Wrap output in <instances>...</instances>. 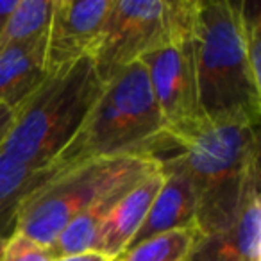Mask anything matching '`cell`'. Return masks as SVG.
I'll return each mask as SVG.
<instances>
[{
    "instance_id": "6da1fadb",
    "label": "cell",
    "mask_w": 261,
    "mask_h": 261,
    "mask_svg": "<svg viewBox=\"0 0 261 261\" xmlns=\"http://www.w3.org/2000/svg\"><path fill=\"white\" fill-rule=\"evenodd\" d=\"M150 160L190 179L199 234L231 227L249 190L259 185L257 127L204 122L182 136H165Z\"/></svg>"
},
{
    "instance_id": "7a4b0ae2",
    "label": "cell",
    "mask_w": 261,
    "mask_h": 261,
    "mask_svg": "<svg viewBox=\"0 0 261 261\" xmlns=\"http://www.w3.org/2000/svg\"><path fill=\"white\" fill-rule=\"evenodd\" d=\"M192 50L204 120L213 125H259L261 84L247 61L242 2L197 0Z\"/></svg>"
},
{
    "instance_id": "3957f363",
    "label": "cell",
    "mask_w": 261,
    "mask_h": 261,
    "mask_svg": "<svg viewBox=\"0 0 261 261\" xmlns=\"http://www.w3.org/2000/svg\"><path fill=\"white\" fill-rule=\"evenodd\" d=\"M167 136L145 66L140 61L104 83L86 118L59 152L54 174L91 160L118 156L150 158Z\"/></svg>"
},
{
    "instance_id": "277c9868",
    "label": "cell",
    "mask_w": 261,
    "mask_h": 261,
    "mask_svg": "<svg viewBox=\"0 0 261 261\" xmlns=\"http://www.w3.org/2000/svg\"><path fill=\"white\" fill-rule=\"evenodd\" d=\"M104 83L91 58H83L43 83L15 109V123L0 147V154L36 170L50 168L70 143Z\"/></svg>"
},
{
    "instance_id": "5b68a950",
    "label": "cell",
    "mask_w": 261,
    "mask_h": 261,
    "mask_svg": "<svg viewBox=\"0 0 261 261\" xmlns=\"http://www.w3.org/2000/svg\"><path fill=\"white\" fill-rule=\"evenodd\" d=\"M150 158L91 160L54 174L29 193L16 215L15 231L50 249L65 225L115 190L129 188L156 170Z\"/></svg>"
},
{
    "instance_id": "8992f818",
    "label": "cell",
    "mask_w": 261,
    "mask_h": 261,
    "mask_svg": "<svg viewBox=\"0 0 261 261\" xmlns=\"http://www.w3.org/2000/svg\"><path fill=\"white\" fill-rule=\"evenodd\" d=\"M195 11L197 0L170 2V38L140 59L167 125V136H182L206 122L200 113L193 66Z\"/></svg>"
},
{
    "instance_id": "52a82bcc",
    "label": "cell",
    "mask_w": 261,
    "mask_h": 261,
    "mask_svg": "<svg viewBox=\"0 0 261 261\" xmlns=\"http://www.w3.org/2000/svg\"><path fill=\"white\" fill-rule=\"evenodd\" d=\"M170 38L168 0H115L90 58L102 83Z\"/></svg>"
},
{
    "instance_id": "ba28073f",
    "label": "cell",
    "mask_w": 261,
    "mask_h": 261,
    "mask_svg": "<svg viewBox=\"0 0 261 261\" xmlns=\"http://www.w3.org/2000/svg\"><path fill=\"white\" fill-rule=\"evenodd\" d=\"M115 0H52L45 45V72L90 58Z\"/></svg>"
},
{
    "instance_id": "9c48e42d",
    "label": "cell",
    "mask_w": 261,
    "mask_h": 261,
    "mask_svg": "<svg viewBox=\"0 0 261 261\" xmlns=\"http://www.w3.org/2000/svg\"><path fill=\"white\" fill-rule=\"evenodd\" d=\"M186 261H261L259 185L249 190L231 227L195 236Z\"/></svg>"
},
{
    "instance_id": "30bf717a",
    "label": "cell",
    "mask_w": 261,
    "mask_h": 261,
    "mask_svg": "<svg viewBox=\"0 0 261 261\" xmlns=\"http://www.w3.org/2000/svg\"><path fill=\"white\" fill-rule=\"evenodd\" d=\"M160 170L165 175L163 186L158 192L142 227L130 240L125 250L165 232L181 231V229L197 231V202L190 179L175 168H160Z\"/></svg>"
},
{
    "instance_id": "8fae6325",
    "label": "cell",
    "mask_w": 261,
    "mask_h": 261,
    "mask_svg": "<svg viewBox=\"0 0 261 261\" xmlns=\"http://www.w3.org/2000/svg\"><path fill=\"white\" fill-rule=\"evenodd\" d=\"M163 181V172L156 168L116 200L102 224L97 243L98 252L109 257H118L125 252L130 240L142 227Z\"/></svg>"
},
{
    "instance_id": "7c38bea8",
    "label": "cell",
    "mask_w": 261,
    "mask_h": 261,
    "mask_svg": "<svg viewBox=\"0 0 261 261\" xmlns=\"http://www.w3.org/2000/svg\"><path fill=\"white\" fill-rule=\"evenodd\" d=\"M47 33L0 50V104L16 109L47 77Z\"/></svg>"
},
{
    "instance_id": "4fadbf2b",
    "label": "cell",
    "mask_w": 261,
    "mask_h": 261,
    "mask_svg": "<svg viewBox=\"0 0 261 261\" xmlns=\"http://www.w3.org/2000/svg\"><path fill=\"white\" fill-rule=\"evenodd\" d=\"M52 175V168L36 170L0 154V238L8 240L15 232L22 202Z\"/></svg>"
},
{
    "instance_id": "5bb4252c",
    "label": "cell",
    "mask_w": 261,
    "mask_h": 261,
    "mask_svg": "<svg viewBox=\"0 0 261 261\" xmlns=\"http://www.w3.org/2000/svg\"><path fill=\"white\" fill-rule=\"evenodd\" d=\"M52 13V0H18V6L0 33V50L18 41L45 34Z\"/></svg>"
},
{
    "instance_id": "9a60e30c",
    "label": "cell",
    "mask_w": 261,
    "mask_h": 261,
    "mask_svg": "<svg viewBox=\"0 0 261 261\" xmlns=\"http://www.w3.org/2000/svg\"><path fill=\"white\" fill-rule=\"evenodd\" d=\"M197 234L190 229L165 232L125 250L122 257L123 261H186Z\"/></svg>"
},
{
    "instance_id": "2e32d148",
    "label": "cell",
    "mask_w": 261,
    "mask_h": 261,
    "mask_svg": "<svg viewBox=\"0 0 261 261\" xmlns=\"http://www.w3.org/2000/svg\"><path fill=\"white\" fill-rule=\"evenodd\" d=\"M243 45L254 79L261 84V11L257 2H242Z\"/></svg>"
},
{
    "instance_id": "e0dca14e",
    "label": "cell",
    "mask_w": 261,
    "mask_h": 261,
    "mask_svg": "<svg viewBox=\"0 0 261 261\" xmlns=\"http://www.w3.org/2000/svg\"><path fill=\"white\" fill-rule=\"evenodd\" d=\"M50 249L15 231L4 242L0 250V261H54Z\"/></svg>"
},
{
    "instance_id": "ac0fdd59",
    "label": "cell",
    "mask_w": 261,
    "mask_h": 261,
    "mask_svg": "<svg viewBox=\"0 0 261 261\" xmlns=\"http://www.w3.org/2000/svg\"><path fill=\"white\" fill-rule=\"evenodd\" d=\"M13 123H15V109L6 104H0V147L11 133Z\"/></svg>"
},
{
    "instance_id": "d6986e66",
    "label": "cell",
    "mask_w": 261,
    "mask_h": 261,
    "mask_svg": "<svg viewBox=\"0 0 261 261\" xmlns=\"http://www.w3.org/2000/svg\"><path fill=\"white\" fill-rule=\"evenodd\" d=\"M111 257L98 250H88L81 254H70V256H59L54 261H109Z\"/></svg>"
},
{
    "instance_id": "ffe728a7",
    "label": "cell",
    "mask_w": 261,
    "mask_h": 261,
    "mask_svg": "<svg viewBox=\"0 0 261 261\" xmlns=\"http://www.w3.org/2000/svg\"><path fill=\"white\" fill-rule=\"evenodd\" d=\"M16 6H18V0H0V33L4 31L6 23L11 18Z\"/></svg>"
},
{
    "instance_id": "44dd1931",
    "label": "cell",
    "mask_w": 261,
    "mask_h": 261,
    "mask_svg": "<svg viewBox=\"0 0 261 261\" xmlns=\"http://www.w3.org/2000/svg\"><path fill=\"white\" fill-rule=\"evenodd\" d=\"M109 261H123V257L122 256H118V257H111Z\"/></svg>"
},
{
    "instance_id": "7402d4cb",
    "label": "cell",
    "mask_w": 261,
    "mask_h": 261,
    "mask_svg": "<svg viewBox=\"0 0 261 261\" xmlns=\"http://www.w3.org/2000/svg\"><path fill=\"white\" fill-rule=\"evenodd\" d=\"M4 242H6V240L0 238V250H2V247H4Z\"/></svg>"
}]
</instances>
